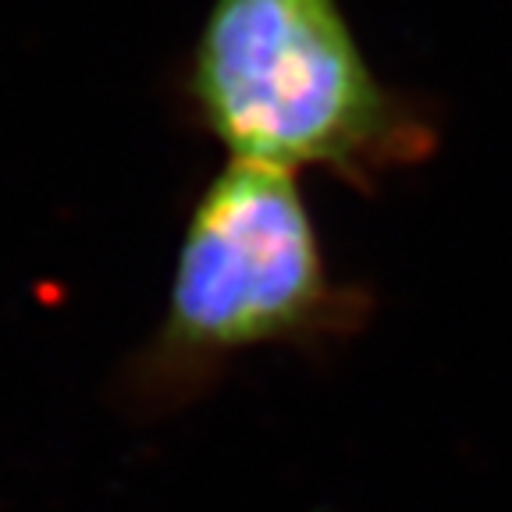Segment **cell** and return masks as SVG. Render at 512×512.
Here are the masks:
<instances>
[{"mask_svg":"<svg viewBox=\"0 0 512 512\" xmlns=\"http://www.w3.org/2000/svg\"><path fill=\"white\" fill-rule=\"evenodd\" d=\"M189 89L228 160L288 175L374 171L420 139L338 0H214Z\"/></svg>","mask_w":512,"mask_h":512,"instance_id":"6da1fadb","label":"cell"},{"mask_svg":"<svg viewBox=\"0 0 512 512\" xmlns=\"http://www.w3.org/2000/svg\"><path fill=\"white\" fill-rule=\"evenodd\" d=\"M338 317L342 296L328 278L299 175L228 160L185 221L160 352L210 363L310 338Z\"/></svg>","mask_w":512,"mask_h":512,"instance_id":"7a4b0ae2","label":"cell"}]
</instances>
